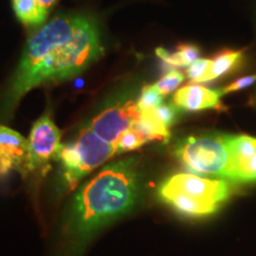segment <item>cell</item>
Returning a JSON list of instances; mask_svg holds the SVG:
<instances>
[{
	"label": "cell",
	"instance_id": "cell-1",
	"mask_svg": "<svg viewBox=\"0 0 256 256\" xmlns=\"http://www.w3.org/2000/svg\"><path fill=\"white\" fill-rule=\"evenodd\" d=\"M104 54L98 28L83 16L57 17L28 40L2 102L4 116L31 89L72 78Z\"/></svg>",
	"mask_w": 256,
	"mask_h": 256
},
{
	"label": "cell",
	"instance_id": "cell-2",
	"mask_svg": "<svg viewBox=\"0 0 256 256\" xmlns=\"http://www.w3.org/2000/svg\"><path fill=\"white\" fill-rule=\"evenodd\" d=\"M138 194L136 159L107 165L74 198L66 226L68 238L82 244L104 226L132 210Z\"/></svg>",
	"mask_w": 256,
	"mask_h": 256
},
{
	"label": "cell",
	"instance_id": "cell-3",
	"mask_svg": "<svg viewBox=\"0 0 256 256\" xmlns=\"http://www.w3.org/2000/svg\"><path fill=\"white\" fill-rule=\"evenodd\" d=\"M159 196L178 212L190 217L216 212L228 200L229 185L220 179L192 174H177L160 185Z\"/></svg>",
	"mask_w": 256,
	"mask_h": 256
},
{
	"label": "cell",
	"instance_id": "cell-4",
	"mask_svg": "<svg viewBox=\"0 0 256 256\" xmlns=\"http://www.w3.org/2000/svg\"><path fill=\"white\" fill-rule=\"evenodd\" d=\"M118 154L115 144L108 142L89 127L83 128L72 142L60 147L56 159L63 168V177L69 190H74L86 176Z\"/></svg>",
	"mask_w": 256,
	"mask_h": 256
},
{
	"label": "cell",
	"instance_id": "cell-5",
	"mask_svg": "<svg viewBox=\"0 0 256 256\" xmlns=\"http://www.w3.org/2000/svg\"><path fill=\"white\" fill-rule=\"evenodd\" d=\"M176 156L194 174L226 179L230 156L226 136H190L179 144Z\"/></svg>",
	"mask_w": 256,
	"mask_h": 256
},
{
	"label": "cell",
	"instance_id": "cell-6",
	"mask_svg": "<svg viewBox=\"0 0 256 256\" xmlns=\"http://www.w3.org/2000/svg\"><path fill=\"white\" fill-rule=\"evenodd\" d=\"M28 156L26 172L43 170L51 159H56L60 144V130L49 114L40 118L31 128L28 136Z\"/></svg>",
	"mask_w": 256,
	"mask_h": 256
},
{
	"label": "cell",
	"instance_id": "cell-7",
	"mask_svg": "<svg viewBox=\"0 0 256 256\" xmlns=\"http://www.w3.org/2000/svg\"><path fill=\"white\" fill-rule=\"evenodd\" d=\"M142 110L136 102L127 101L101 112L92 120L89 128L106 142L115 144L139 119Z\"/></svg>",
	"mask_w": 256,
	"mask_h": 256
},
{
	"label": "cell",
	"instance_id": "cell-8",
	"mask_svg": "<svg viewBox=\"0 0 256 256\" xmlns=\"http://www.w3.org/2000/svg\"><path fill=\"white\" fill-rule=\"evenodd\" d=\"M229 150L226 179L232 182H256V138L226 136Z\"/></svg>",
	"mask_w": 256,
	"mask_h": 256
},
{
	"label": "cell",
	"instance_id": "cell-9",
	"mask_svg": "<svg viewBox=\"0 0 256 256\" xmlns=\"http://www.w3.org/2000/svg\"><path fill=\"white\" fill-rule=\"evenodd\" d=\"M28 142L11 128L0 124V174L17 170L25 176Z\"/></svg>",
	"mask_w": 256,
	"mask_h": 256
},
{
	"label": "cell",
	"instance_id": "cell-10",
	"mask_svg": "<svg viewBox=\"0 0 256 256\" xmlns=\"http://www.w3.org/2000/svg\"><path fill=\"white\" fill-rule=\"evenodd\" d=\"M220 96V90H211L198 83H190L176 92L174 104L176 107L188 112L220 110L222 107Z\"/></svg>",
	"mask_w": 256,
	"mask_h": 256
},
{
	"label": "cell",
	"instance_id": "cell-11",
	"mask_svg": "<svg viewBox=\"0 0 256 256\" xmlns=\"http://www.w3.org/2000/svg\"><path fill=\"white\" fill-rule=\"evenodd\" d=\"M133 128H136L145 136L147 142H153V140H160V142H168L170 139L168 127H166L156 118L153 110H142L139 119L133 124Z\"/></svg>",
	"mask_w": 256,
	"mask_h": 256
},
{
	"label": "cell",
	"instance_id": "cell-12",
	"mask_svg": "<svg viewBox=\"0 0 256 256\" xmlns=\"http://www.w3.org/2000/svg\"><path fill=\"white\" fill-rule=\"evenodd\" d=\"M244 50H226L211 60V66L200 83L210 82L226 75L236 68L241 62Z\"/></svg>",
	"mask_w": 256,
	"mask_h": 256
},
{
	"label": "cell",
	"instance_id": "cell-13",
	"mask_svg": "<svg viewBox=\"0 0 256 256\" xmlns=\"http://www.w3.org/2000/svg\"><path fill=\"white\" fill-rule=\"evenodd\" d=\"M14 14L24 25L37 26L46 22L48 10L38 4L37 0H12Z\"/></svg>",
	"mask_w": 256,
	"mask_h": 256
},
{
	"label": "cell",
	"instance_id": "cell-14",
	"mask_svg": "<svg viewBox=\"0 0 256 256\" xmlns=\"http://www.w3.org/2000/svg\"><path fill=\"white\" fill-rule=\"evenodd\" d=\"M156 54L160 60L170 66H188L200 58V49L191 44H180L174 52H170L164 48H158Z\"/></svg>",
	"mask_w": 256,
	"mask_h": 256
},
{
	"label": "cell",
	"instance_id": "cell-15",
	"mask_svg": "<svg viewBox=\"0 0 256 256\" xmlns=\"http://www.w3.org/2000/svg\"><path fill=\"white\" fill-rule=\"evenodd\" d=\"M146 142L147 140L145 139V136H144L139 130L132 127L130 130H127L126 133H124L122 136H120V139L118 140V153L133 151V150L139 148L140 146H142Z\"/></svg>",
	"mask_w": 256,
	"mask_h": 256
},
{
	"label": "cell",
	"instance_id": "cell-16",
	"mask_svg": "<svg viewBox=\"0 0 256 256\" xmlns=\"http://www.w3.org/2000/svg\"><path fill=\"white\" fill-rule=\"evenodd\" d=\"M185 76L183 72H178V70H170L168 74H165L162 78L159 80L156 84H153L162 96L171 94L174 92L179 86L184 81Z\"/></svg>",
	"mask_w": 256,
	"mask_h": 256
},
{
	"label": "cell",
	"instance_id": "cell-17",
	"mask_svg": "<svg viewBox=\"0 0 256 256\" xmlns=\"http://www.w3.org/2000/svg\"><path fill=\"white\" fill-rule=\"evenodd\" d=\"M162 104V95L156 90L154 86H146L142 88V95L136 104L140 110H156Z\"/></svg>",
	"mask_w": 256,
	"mask_h": 256
},
{
	"label": "cell",
	"instance_id": "cell-18",
	"mask_svg": "<svg viewBox=\"0 0 256 256\" xmlns=\"http://www.w3.org/2000/svg\"><path fill=\"white\" fill-rule=\"evenodd\" d=\"M211 66V60L198 58L190 64L186 69V76L191 80V83H200Z\"/></svg>",
	"mask_w": 256,
	"mask_h": 256
},
{
	"label": "cell",
	"instance_id": "cell-19",
	"mask_svg": "<svg viewBox=\"0 0 256 256\" xmlns=\"http://www.w3.org/2000/svg\"><path fill=\"white\" fill-rule=\"evenodd\" d=\"M174 107L176 106L162 104L156 110H153L156 118L168 128L176 122V119H177V110H176Z\"/></svg>",
	"mask_w": 256,
	"mask_h": 256
},
{
	"label": "cell",
	"instance_id": "cell-20",
	"mask_svg": "<svg viewBox=\"0 0 256 256\" xmlns=\"http://www.w3.org/2000/svg\"><path fill=\"white\" fill-rule=\"evenodd\" d=\"M254 82H256V74H252V75L244 76V78L236 80L235 82H232V84L228 86V87L223 88L222 90H220V95H226V94H229V92L241 90L243 88L250 87Z\"/></svg>",
	"mask_w": 256,
	"mask_h": 256
},
{
	"label": "cell",
	"instance_id": "cell-21",
	"mask_svg": "<svg viewBox=\"0 0 256 256\" xmlns=\"http://www.w3.org/2000/svg\"><path fill=\"white\" fill-rule=\"evenodd\" d=\"M38 4H40L42 8H44L46 10H49L51 6H52L57 0H37Z\"/></svg>",
	"mask_w": 256,
	"mask_h": 256
}]
</instances>
